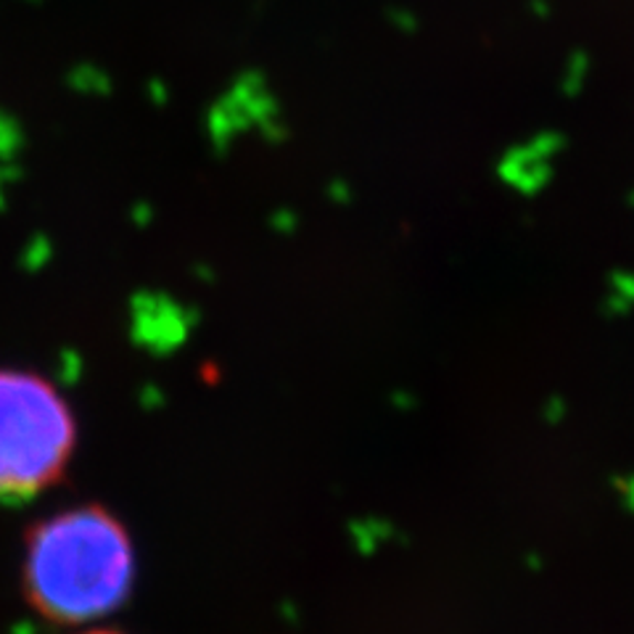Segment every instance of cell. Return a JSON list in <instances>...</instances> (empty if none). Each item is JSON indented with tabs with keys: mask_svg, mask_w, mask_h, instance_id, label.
I'll return each mask as SVG.
<instances>
[{
	"mask_svg": "<svg viewBox=\"0 0 634 634\" xmlns=\"http://www.w3.org/2000/svg\"><path fill=\"white\" fill-rule=\"evenodd\" d=\"M132 571L128 532L98 505L51 515L26 534L24 598L56 624H85L117 611L132 587Z\"/></svg>",
	"mask_w": 634,
	"mask_h": 634,
	"instance_id": "obj_1",
	"label": "cell"
},
{
	"mask_svg": "<svg viewBox=\"0 0 634 634\" xmlns=\"http://www.w3.org/2000/svg\"><path fill=\"white\" fill-rule=\"evenodd\" d=\"M77 447L64 394L30 370H0V500L19 502L62 481Z\"/></svg>",
	"mask_w": 634,
	"mask_h": 634,
	"instance_id": "obj_2",
	"label": "cell"
},
{
	"mask_svg": "<svg viewBox=\"0 0 634 634\" xmlns=\"http://www.w3.org/2000/svg\"><path fill=\"white\" fill-rule=\"evenodd\" d=\"M85 634H117V632H103V630H96V632H85Z\"/></svg>",
	"mask_w": 634,
	"mask_h": 634,
	"instance_id": "obj_3",
	"label": "cell"
}]
</instances>
